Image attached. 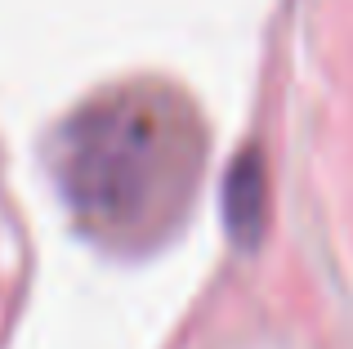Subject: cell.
<instances>
[{
    "label": "cell",
    "instance_id": "1",
    "mask_svg": "<svg viewBox=\"0 0 353 349\" xmlns=\"http://www.w3.org/2000/svg\"><path fill=\"white\" fill-rule=\"evenodd\" d=\"M201 161L197 108L157 81L90 99L54 139V174L77 224L117 251H143L179 228Z\"/></svg>",
    "mask_w": 353,
    "mask_h": 349
},
{
    "label": "cell",
    "instance_id": "2",
    "mask_svg": "<svg viewBox=\"0 0 353 349\" xmlns=\"http://www.w3.org/2000/svg\"><path fill=\"white\" fill-rule=\"evenodd\" d=\"M268 215V170L259 148H246L224 179V219L237 246H255Z\"/></svg>",
    "mask_w": 353,
    "mask_h": 349
}]
</instances>
